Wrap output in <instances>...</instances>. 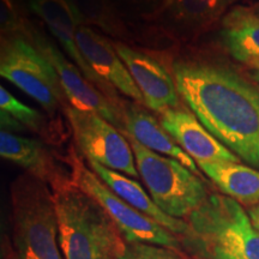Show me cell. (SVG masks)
<instances>
[{
  "mask_svg": "<svg viewBox=\"0 0 259 259\" xmlns=\"http://www.w3.org/2000/svg\"><path fill=\"white\" fill-rule=\"evenodd\" d=\"M3 259H21L18 257V254L16 253L14 247H12L11 241L8 238H5V240H3Z\"/></svg>",
  "mask_w": 259,
  "mask_h": 259,
  "instance_id": "cell-24",
  "label": "cell"
},
{
  "mask_svg": "<svg viewBox=\"0 0 259 259\" xmlns=\"http://www.w3.org/2000/svg\"><path fill=\"white\" fill-rule=\"evenodd\" d=\"M185 253L171 250L166 246L145 244V242H126V247L119 259H186Z\"/></svg>",
  "mask_w": 259,
  "mask_h": 259,
  "instance_id": "cell-23",
  "label": "cell"
},
{
  "mask_svg": "<svg viewBox=\"0 0 259 259\" xmlns=\"http://www.w3.org/2000/svg\"><path fill=\"white\" fill-rule=\"evenodd\" d=\"M64 113L71 125L77 148L87 161L138 179L134 150L122 132L94 112L67 105Z\"/></svg>",
  "mask_w": 259,
  "mask_h": 259,
  "instance_id": "cell-8",
  "label": "cell"
},
{
  "mask_svg": "<svg viewBox=\"0 0 259 259\" xmlns=\"http://www.w3.org/2000/svg\"><path fill=\"white\" fill-rule=\"evenodd\" d=\"M0 124L5 131H28L50 139L48 120L36 109L23 105L4 87H0Z\"/></svg>",
  "mask_w": 259,
  "mask_h": 259,
  "instance_id": "cell-20",
  "label": "cell"
},
{
  "mask_svg": "<svg viewBox=\"0 0 259 259\" xmlns=\"http://www.w3.org/2000/svg\"><path fill=\"white\" fill-rule=\"evenodd\" d=\"M0 74L40 103L52 118L70 105L56 69L28 37H2Z\"/></svg>",
  "mask_w": 259,
  "mask_h": 259,
  "instance_id": "cell-6",
  "label": "cell"
},
{
  "mask_svg": "<svg viewBox=\"0 0 259 259\" xmlns=\"http://www.w3.org/2000/svg\"><path fill=\"white\" fill-rule=\"evenodd\" d=\"M199 169L229 198L247 205L259 203V170L239 162H197Z\"/></svg>",
  "mask_w": 259,
  "mask_h": 259,
  "instance_id": "cell-17",
  "label": "cell"
},
{
  "mask_svg": "<svg viewBox=\"0 0 259 259\" xmlns=\"http://www.w3.org/2000/svg\"><path fill=\"white\" fill-rule=\"evenodd\" d=\"M32 44L36 46L48 61L53 65L61 87H63L67 101L71 106L82 111L94 112L101 115L112 125H114L120 132H124V115L122 107L116 106L105 94H102L95 85H93L76 64L64 56L52 42L38 32L34 27L31 28L28 36Z\"/></svg>",
  "mask_w": 259,
  "mask_h": 259,
  "instance_id": "cell-9",
  "label": "cell"
},
{
  "mask_svg": "<svg viewBox=\"0 0 259 259\" xmlns=\"http://www.w3.org/2000/svg\"><path fill=\"white\" fill-rule=\"evenodd\" d=\"M171 2H173V0H162L161 2V11H164V10H166L168 6H169L170 4H171Z\"/></svg>",
  "mask_w": 259,
  "mask_h": 259,
  "instance_id": "cell-28",
  "label": "cell"
},
{
  "mask_svg": "<svg viewBox=\"0 0 259 259\" xmlns=\"http://www.w3.org/2000/svg\"><path fill=\"white\" fill-rule=\"evenodd\" d=\"M64 259H119L126 240L101 205L71 184L53 192Z\"/></svg>",
  "mask_w": 259,
  "mask_h": 259,
  "instance_id": "cell-3",
  "label": "cell"
},
{
  "mask_svg": "<svg viewBox=\"0 0 259 259\" xmlns=\"http://www.w3.org/2000/svg\"><path fill=\"white\" fill-rule=\"evenodd\" d=\"M11 196V245L21 259H64L53 191L25 173L16 178Z\"/></svg>",
  "mask_w": 259,
  "mask_h": 259,
  "instance_id": "cell-4",
  "label": "cell"
},
{
  "mask_svg": "<svg viewBox=\"0 0 259 259\" xmlns=\"http://www.w3.org/2000/svg\"><path fill=\"white\" fill-rule=\"evenodd\" d=\"M223 46L235 60L251 64L259 60V17L251 8L235 6L222 19Z\"/></svg>",
  "mask_w": 259,
  "mask_h": 259,
  "instance_id": "cell-18",
  "label": "cell"
},
{
  "mask_svg": "<svg viewBox=\"0 0 259 259\" xmlns=\"http://www.w3.org/2000/svg\"><path fill=\"white\" fill-rule=\"evenodd\" d=\"M251 10L259 17V3H257V4H254L253 6H252Z\"/></svg>",
  "mask_w": 259,
  "mask_h": 259,
  "instance_id": "cell-29",
  "label": "cell"
},
{
  "mask_svg": "<svg viewBox=\"0 0 259 259\" xmlns=\"http://www.w3.org/2000/svg\"><path fill=\"white\" fill-rule=\"evenodd\" d=\"M122 115H124L122 134L126 137L135 139L139 144L155 153L179 161L191 171L202 178L196 161L174 142V139L167 134L160 122L150 113L145 111L141 103L122 100Z\"/></svg>",
  "mask_w": 259,
  "mask_h": 259,
  "instance_id": "cell-15",
  "label": "cell"
},
{
  "mask_svg": "<svg viewBox=\"0 0 259 259\" xmlns=\"http://www.w3.org/2000/svg\"><path fill=\"white\" fill-rule=\"evenodd\" d=\"M32 24L19 11L15 0H0V29L2 37L25 36L30 34Z\"/></svg>",
  "mask_w": 259,
  "mask_h": 259,
  "instance_id": "cell-22",
  "label": "cell"
},
{
  "mask_svg": "<svg viewBox=\"0 0 259 259\" xmlns=\"http://www.w3.org/2000/svg\"><path fill=\"white\" fill-rule=\"evenodd\" d=\"M160 124L174 142L196 162H240L184 106L162 113Z\"/></svg>",
  "mask_w": 259,
  "mask_h": 259,
  "instance_id": "cell-13",
  "label": "cell"
},
{
  "mask_svg": "<svg viewBox=\"0 0 259 259\" xmlns=\"http://www.w3.org/2000/svg\"><path fill=\"white\" fill-rule=\"evenodd\" d=\"M72 3L83 17L84 24L96 25L113 36L127 35V29L112 0H72Z\"/></svg>",
  "mask_w": 259,
  "mask_h": 259,
  "instance_id": "cell-21",
  "label": "cell"
},
{
  "mask_svg": "<svg viewBox=\"0 0 259 259\" xmlns=\"http://www.w3.org/2000/svg\"><path fill=\"white\" fill-rule=\"evenodd\" d=\"M247 213L252 225H253L257 229H259V203L250 206V208L247 209Z\"/></svg>",
  "mask_w": 259,
  "mask_h": 259,
  "instance_id": "cell-25",
  "label": "cell"
},
{
  "mask_svg": "<svg viewBox=\"0 0 259 259\" xmlns=\"http://www.w3.org/2000/svg\"><path fill=\"white\" fill-rule=\"evenodd\" d=\"M126 138L134 150L139 177L156 205L171 218L186 221L209 197L202 178L179 161Z\"/></svg>",
  "mask_w": 259,
  "mask_h": 259,
  "instance_id": "cell-5",
  "label": "cell"
},
{
  "mask_svg": "<svg viewBox=\"0 0 259 259\" xmlns=\"http://www.w3.org/2000/svg\"><path fill=\"white\" fill-rule=\"evenodd\" d=\"M114 47L141 90L148 108L162 114L180 106L173 73L156 57L120 42H115Z\"/></svg>",
  "mask_w": 259,
  "mask_h": 259,
  "instance_id": "cell-11",
  "label": "cell"
},
{
  "mask_svg": "<svg viewBox=\"0 0 259 259\" xmlns=\"http://www.w3.org/2000/svg\"><path fill=\"white\" fill-rule=\"evenodd\" d=\"M113 3L118 2V3H126V4H139V3L143 2H151V0H112Z\"/></svg>",
  "mask_w": 259,
  "mask_h": 259,
  "instance_id": "cell-27",
  "label": "cell"
},
{
  "mask_svg": "<svg viewBox=\"0 0 259 259\" xmlns=\"http://www.w3.org/2000/svg\"><path fill=\"white\" fill-rule=\"evenodd\" d=\"M72 181L76 186L96 200L120 229L126 242H145L166 246L184 253L180 238L160 223L132 208L116 196L103 181L84 163L79 154L72 150L67 158Z\"/></svg>",
  "mask_w": 259,
  "mask_h": 259,
  "instance_id": "cell-7",
  "label": "cell"
},
{
  "mask_svg": "<svg viewBox=\"0 0 259 259\" xmlns=\"http://www.w3.org/2000/svg\"><path fill=\"white\" fill-rule=\"evenodd\" d=\"M235 0H173L164 10L184 27L205 29L219 21Z\"/></svg>",
  "mask_w": 259,
  "mask_h": 259,
  "instance_id": "cell-19",
  "label": "cell"
},
{
  "mask_svg": "<svg viewBox=\"0 0 259 259\" xmlns=\"http://www.w3.org/2000/svg\"><path fill=\"white\" fill-rule=\"evenodd\" d=\"M90 169L101 179L107 186L114 192L116 196L124 199L126 203H128L132 208H135L138 211H141L144 215L149 216L150 219L163 226L164 228L178 235L180 238L181 235L185 234L187 229V222L185 220H180L171 218L167 215L156 205L151 197L145 192L137 181L131 179V178L125 176V174L116 171L109 168H106L96 162H88Z\"/></svg>",
  "mask_w": 259,
  "mask_h": 259,
  "instance_id": "cell-16",
  "label": "cell"
},
{
  "mask_svg": "<svg viewBox=\"0 0 259 259\" xmlns=\"http://www.w3.org/2000/svg\"><path fill=\"white\" fill-rule=\"evenodd\" d=\"M180 236L184 253L192 259H259V229L240 203L223 194L208 199L186 220Z\"/></svg>",
  "mask_w": 259,
  "mask_h": 259,
  "instance_id": "cell-2",
  "label": "cell"
},
{
  "mask_svg": "<svg viewBox=\"0 0 259 259\" xmlns=\"http://www.w3.org/2000/svg\"><path fill=\"white\" fill-rule=\"evenodd\" d=\"M30 8L46 23L83 76L116 106L122 107V100L116 89L94 71L77 46L76 31L80 24H84V21L72 0H30Z\"/></svg>",
  "mask_w": 259,
  "mask_h": 259,
  "instance_id": "cell-10",
  "label": "cell"
},
{
  "mask_svg": "<svg viewBox=\"0 0 259 259\" xmlns=\"http://www.w3.org/2000/svg\"><path fill=\"white\" fill-rule=\"evenodd\" d=\"M180 99L227 149L259 170V84L231 65L204 58L171 64Z\"/></svg>",
  "mask_w": 259,
  "mask_h": 259,
  "instance_id": "cell-1",
  "label": "cell"
},
{
  "mask_svg": "<svg viewBox=\"0 0 259 259\" xmlns=\"http://www.w3.org/2000/svg\"><path fill=\"white\" fill-rule=\"evenodd\" d=\"M76 41L84 59L103 80L135 102L144 103L143 95L115 51L114 44L87 24L77 28Z\"/></svg>",
  "mask_w": 259,
  "mask_h": 259,
  "instance_id": "cell-14",
  "label": "cell"
},
{
  "mask_svg": "<svg viewBox=\"0 0 259 259\" xmlns=\"http://www.w3.org/2000/svg\"><path fill=\"white\" fill-rule=\"evenodd\" d=\"M247 65L248 69H250V77L259 84V60H255Z\"/></svg>",
  "mask_w": 259,
  "mask_h": 259,
  "instance_id": "cell-26",
  "label": "cell"
},
{
  "mask_svg": "<svg viewBox=\"0 0 259 259\" xmlns=\"http://www.w3.org/2000/svg\"><path fill=\"white\" fill-rule=\"evenodd\" d=\"M0 155L4 160L23 168L25 173L46 183L53 192L73 184L71 170L65 169L53 151L36 139L2 130Z\"/></svg>",
  "mask_w": 259,
  "mask_h": 259,
  "instance_id": "cell-12",
  "label": "cell"
}]
</instances>
